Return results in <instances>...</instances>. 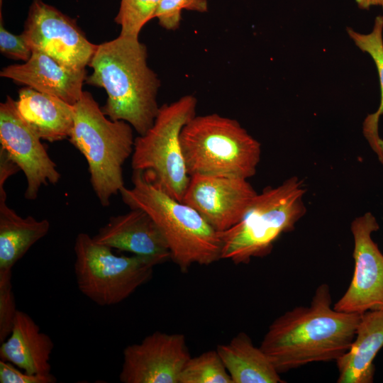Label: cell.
Masks as SVG:
<instances>
[{
	"label": "cell",
	"mask_w": 383,
	"mask_h": 383,
	"mask_svg": "<svg viewBox=\"0 0 383 383\" xmlns=\"http://www.w3.org/2000/svg\"><path fill=\"white\" fill-rule=\"evenodd\" d=\"M197 99L191 94L160 107L152 126L135 138L133 170L143 171L154 183L182 201L190 176L186 167L180 135L196 116Z\"/></svg>",
	"instance_id": "7"
},
{
	"label": "cell",
	"mask_w": 383,
	"mask_h": 383,
	"mask_svg": "<svg viewBox=\"0 0 383 383\" xmlns=\"http://www.w3.org/2000/svg\"><path fill=\"white\" fill-rule=\"evenodd\" d=\"M180 140L189 176L248 179L256 173L261 145L235 119L196 115L183 127Z\"/></svg>",
	"instance_id": "5"
},
{
	"label": "cell",
	"mask_w": 383,
	"mask_h": 383,
	"mask_svg": "<svg viewBox=\"0 0 383 383\" xmlns=\"http://www.w3.org/2000/svg\"><path fill=\"white\" fill-rule=\"evenodd\" d=\"M161 0H121L115 22L121 26L120 35L139 38L143 27L155 15Z\"/></svg>",
	"instance_id": "23"
},
{
	"label": "cell",
	"mask_w": 383,
	"mask_h": 383,
	"mask_svg": "<svg viewBox=\"0 0 383 383\" xmlns=\"http://www.w3.org/2000/svg\"><path fill=\"white\" fill-rule=\"evenodd\" d=\"M379 228L370 212L352 221L354 272L346 292L334 305L335 310L357 314L383 311V254L372 239Z\"/></svg>",
	"instance_id": "10"
},
{
	"label": "cell",
	"mask_w": 383,
	"mask_h": 383,
	"mask_svg": "<svg viewBox=\"0 0 383 383\" xmlns=\"http://www.w3.org/2000/svg\"><path fill=\"white\" fill-rule=\"evenodd\" d=\"M11 274V271L0 272V343L10 335L17 311Z\"/></svg>",
	"instance_id": "25"
},
{
	"label": "cell",
	"mask_w": 383,
	"mask_h": 383,
	"mask_svg": "<svg viewBox=\"0 0 383 383\" xmlns=\"http://www.w3.org/2000/svg\"><path fill=\"white\" fill-rule=\"evenodd\" d=\"M12 363L0 360L1 383H55L57 379L52 373L30 374L21 371Z\"/></svg>",
	"instance_id": "27"
},
{
	"label": "cell",
	"mask_w": 383,
	"mask_h": 383,
	"mask_svg": "<svg viewBox=\"0 0 383 383\" xmlns=\"http://www.w3.org/2000/svg\"><path fill=\"white\" fill-rule=\"evenodd\" d=\"M192 356L182 333L155 331L123 351L122 383H179Z\"/></svg>",
	"instance_id": "12"
},
{
	"label": "cell",
	"mask_w": 383,
	"mask_h": 383,
	"mask_svg": "<svg viewBox=\"0 0 383 383\" xmlns=\"http://www.w3.org/2000/svg\"><path fill=\"white\" fill-rule=\"evenodd\" d=\"M33 51L45 53L74 70H85L97 45L71 18L43 0H33L21 33Z\"/></svg>",
	"instance_id": "9"
},
{
	"label": "cell",
	"mask_w": 383,
	"mask_h": 383,
	"mask_svg": "<svg viewBox=\"0 0 383 383\" xmlns=\"http://www.w3.org/2000/svg\"><path fill=\"white\" fill-rule=\"evenodd\" d=\"M382 347L383 311H368L360 314L353 341L347 352L335 361L337 382H373V361Z\"/></svg>",
	"instance_id": "18"
},
{
	"label": "cell",
	"mask_w": 383,
	"mask_h": 383,
	"mask_svg": "<svg viewBox=\"0 0 383 383\" xmlns=\"http://www.w3.org/2000/svg\"><path fill=\"white\" fill-rule=\"evenodd\" d=\"M331 304L330 287L321 284L309 306L294 307L270 324L260 347L279 374L336 361L349 349L360 314L337 311Z\"/></svg>",
	"instance_id": "1"
},
{
	"label": "cell",
	"mask_w": 383,
	"mask_h": 383,
	"mask_svg": "<svg viewBox=\"0 0 383 383\" xmlns=\"http://www.w3.org/2000/svg\"><path fill=\"white\" fill-rule=\"evenodd\" d=\"M74 274L80 292L101 306L119 304L150 281L156 260L139 255H117L112 248L79 233L74 245Z\"/></svg>",
	"instance_id": "8"
},
{
	"label": "cell",
	"mask_w": 383,
	"mask_h": 383,
	"mask_svg": "<svg viewBox=\"0 0 383 383\" xmlns=\"http://www.w3.org/2000/svg\"><path fill=\"white\" fill-rule=\"evenodd\" d=\"M2 0H0V9H1Z\"/></svg>",
	"instance_id": "29"
},
{
	"label": "cell",
	"mask_w": 383,
	"mask_h": 383,
	"mask_svg": "<svg viewBox=\"0 0 383 383\" xmlns=\"http://www.w3.org/2000/svg\"><path fill=\"white\" fill-rule=\"evenodd\" d=\"M88 65L93 72L85 82L104 88L108 95L104 113L128 123L139 135L145 134L160 107V80L148 66L146 45L139 38L119 35L97 45Z\"/></svg>",
	"instance_id": "2"
},
{
	"label": "cell",
	"mask_w": 383,
	"mask_h": 383,
	"mask_svg": "<svg viewBox=\"0 0 383 383\" xmlns=\"http://www.w3.org/2000/svg\"><path fill=\"white\" fill-rule=\"evenodd\" d=\"M93 240L111 248L153 259L162 264L171 259L167 243L153 219L145 211L131 209L111 216Z\"/></svg>",
	"instance_id": "14"
},
{
	"label": "cell",
	"mask_w": 383,
	"mask_h": 383,
	"mask_svg": "<svg viewBox=\"0 0 383 383\" xmlns=\"http://www.w3.org/2000/svg\"><path fill=\"white\" fill-rule=\"evenodd\" d=\"M54 343L26 312L17 310L11 332L1 343L0 360L30 374H50Z\"/></svg>",
	"instance_id": "17"
},
{
	"label": "cell",
	"mask_w": 383,
	"mask_h": 383,
	"mask_svg": "<svg viewBox=\"0 0 383 383\" xmlns=\"http://www.w3.org/2000/svg\"><path fill=\"white\" fill-rule=\"evenodd\" d=\"M20 169L8 157H0V272L11 271L28 250L49 232L48 220L23 218L6 204V181Z\"/></svg>",
	"instance_id": "16"
},
{
	"label": "cell",
	"mask_w": 383,
	"mask_h": 383,
	"mask_svg": "<svg viewBox=\"0 0 383 383\" xmlns=\"http://www.w3.org/2000/svg\"><path fill=\"white\" fill-rule=\"evenodd\" d=\"M179 383H233L216 350L191 357L184 367Z\"/></svg>",
	"instance_id": "22"
},
{
	"label": "cell",
	"mask_w": 383,
	"mask_h": 383,
	"mask_svg": "<svg viewBox=\"0 0 383 383\" xmlns=\"http://www.w3.org/2000/svg\"><path fill=\"white\" fill-rule=\"evenodd\" d=\"M303 181L292 177L275 187L257 194L243 218L231 228L218 232L221 260L248 264L253 257L269 255L277 238L293 231L305 214Z\"/></svg>",
	"instance_id": "6"
},
{
	"label": "cell",
	"mask_w": 383,
	"mask_h": 383,
	"mask_svg": "<svg viewBox=\"0 0 383 383\" xmlns=\"http://www.w3.org/2000/svg\"><path fill=\"white\" fill-rule=\"evenodd\" d=\"M0 12V51L7 57L28 61L32 55V50L23 35H15L6 30L3 24Z\"/></svg>",
	"instance_id": "26"
},
{
	"label": "cell",
	"mask_w": 383,
	"mask_h": 383,
	"mask_svg": "<svg viewBox=\"0 0 383 383\" xmlns=\"http://www.w3.org/2000/svg\"><path fill=\"white\" fill-rule=\"evenodd\" d=\"M383 16H377L374 19L373 29L368 34H362L347 28V32L355 44L372 58L377 70L380 89L381 101L376 112L367 115L362 124L363 135L373 151L377 154L383 165V140L379 137L378 123L383 114Z\"/></svg>",
	"instance_id": "21"
},
{
	"label": "cell",
	"mask_w": 383,
	"mask_h": 383,
	"mask_svg": "<svg viewBox=\"0 0 383 383\" xmlns=\"http://www.w3.org/2000/svg\"><path fill=\"white\" fill-rule=\"evenodd\" d=\"M132 184L131 188L120 190L123 201L153 219L167 243L171 260L182 272L194 265H209L221 260L218 232L195 209L169 195L143 171L133 170Z\"/></svg>",
	"instance_id": "3"
},
{
	"label": "cell",
	"mask_w": 383,
	"mask_h": 383,
	"mask_svg": "<svg viewBox=\"0 0 383 383\" xmlns=\"http://www.w3.org/2000/svg\"><path fill=\"white\" fill-rule=\"evenodd\" d=\"M184 9L206 12L208 10L206 0H161L157 9L155 18L164 28L170 30L177 29L182 19Z\"/></svg>",
	"instance_id": "24"
},
{
	"label": "cell",
	"mask_w": 383,
	"mask_h": 383,
	"mask_svg": "<svg viewBox=\"0 0 383 383\" xmlns=\"http://www.w3.org/2000/svg\"><path fill=\"white\" fill-rule=\"evenodd\" d=\"M360 9H370L372 6H381L383 9V0H355Z\"/></svg>",
	"instance_id": "28"
},
{
	"label": "cell",
	"mask_w": 383,
	"mask_h": 383,
	"mask_svg": "<svg viewBox=\"0 0 383 383\" xmlns=\"http://www.w3.org/2000/svg\"><path fill=\"white\" fill-rule=\"evenodd\" d=\"M0 76L74 105L84 91L87 72L72 70L45 53L33 51L28 61L4 67Z\"/></svg>",
	"instance_id": "15"
},
{
	"label": "cell",
	"mask_w": 383,
	"mask_h": 383,
	"mask_svg": "<svg viewBox=\"0 0 383 383\" xmlns=\"http://www.w3.org/2000/svg\"><path fill=\"white\" fill-rule=\"evenodd\" d=\"M39 136L21 116L16 102L10 96L0 104V143L9 158L25 174L24 196L34 200L41 186L55 184L60 179Z\"/></svg>",
	"instance_id": "11"
},
{
	"label": "cell",
	"mask_w": 383,
	"mask_h": 383,
	"mask_svg": "<svg viewBox=\"0 0 383 383\" xmlns=\"http://www.w3.org/2000/svg\"><path fill=\"white\" fill-rule=\"evenodd\" d=\"M22 118L42 140L69 138L74 124V109L63 100L26 87L16 101Z\"/></svg>",
	"instance_id": "19"
},
{
	"label": "cell",
	"mask_w": 383,
	"mask_h": 383,
	"mask_svg": "<svg viewBox=\"0 0 383 383\" xmlns=\"http://www.w3.org/2000/svg\"><path fill=\"white\" fill-rule=\"evenodd\" d=\"M73 109L69 140L87 162L91 184L99 203L108 206L111 197L125 187L123 165L133 154V128L124 121L110 119L87 91Z\"/></svg>",
	"instance_id": "4"
},
{
	"label": "cell",
	"mask_w": 383,
	"mask_h": 383,
	"mask_svg": "<svg viewBox=\"0 0 383 383\" xmlns=\"http://www.w3.org/2000/svg\"><path fill=\"white\" fill-rule=\"evenodd\" d=\"M233 383L284 382L267 354L244 332L216 349Z\"/></svg>",
	"instance_id": "20"
},
{
	"label": "cell",
	"mask_w": 383,
	"mask_h": 383,
	"mask_svg": "<svg viewBox=\"0 0 383 383\" xmlns=\"http://www.w3.org/2000/svg\"><path fill=\"white\" fill-rule=\"evenodd\" d=\"M257 194L245 179L195 174L190 176L182 201L223 232L243 218Z\"/></svg>",
	"instance_id": "13"
}]
</instances>
